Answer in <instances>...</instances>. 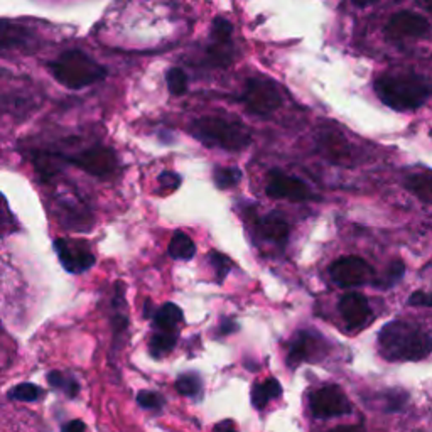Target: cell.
Instances as JSON below:
<instances>
[{
    "instance_id": "1",
    "label": "cell",
    "mask_w": 432,
    "mask_h": 432,
    "mask_svg": "<svg viewBox=\"0 0 432 432\" xmlns=\"http://www.w3.org/2000/svg\"><path fill=\"white\" fill-rule=\"evenodd\" d=\"M431 335L417 324L392 321L378 335V349L388 361H421L431 355Z\"/></svg>"
},
{
    "instance_id": "2",
    "label": "cell",
    "mask_w": 432,
    "mask_h": 432,
    "mask_svg": "<svg viewBox=\"0 0 432 432\" xmlns=\"http://www.w3.org/2000/svg\"><path fill=\"white\" fill-rule=\"evenodd\" d=\"M375 92L387 107L394 110H416L431 97V86L422 76L412 73L383 75L375 81Z\"/></svg>"
},
{
    "instance_id": "3",
    "label": "cell",
    "mask_w": 432,
    "mask_h": 432,
    "mask_svg": "<svg viewBox=\"0 0 432 432\" xmlns=\"http://www.w3.org/2000/svg\"><path fill=\"white\" fill-rule=\"evenodd\" d=\"M49 71L63 86L70 90H81L107 76V70L80 49L66 51L53 63Z\"/></svg>"
},
{
    "instance_id": "4",
    "label": "cell",
    "mask_w": 432,
    "mask_h": 432,
    "mask_svg": "<svg viewBox=\"0 0 432 432\" xmlns=\"http://www.w3.org/2000/svg\"><path fill=\"white\" fill-rule=\"evenodd\" d=\"M191 133L198 140L205 142L206 145L222 147V149L233 150V152L245 149L250 144V132L247 127L215 115L194 120Z\"/></svg>"
},
{
    "instance_id": "5",
    "label": "cell",
    "mask_w": 432,
    "mask_h": 432,
    "mask_svg": "<svg viewBox=\"0 0 432 432\" xmlns=\"http://www.w3.org/2000/svg\"><path fill=\"white\" fill-rule=\"evenodd\" d=\"M241 102L253 115L267 116L274 114L282 105V97L277 85L269 78L257 76L250 78L245 85V92L241 95Z\"/></svg>"
},
{
    "instance_id": "6",
    "label": "cell",
    "mask_w": 432,
    "mask_h": 432,
    "mask_svg": "<svg viewBox=\"0 0 432 432\" xmlns=\"http://www.w3.org/2000/svg\"><path fill=\"white\" fill-rule=\"evenodd\" d=\"M309 405L311 414L316 419L348 416L353 410V405L352 402L348 400L347 394L341 390L340 385H335V383L324 385L318 388L316 392H313L309 399Z\"/></svg>"
},
{
    "instance_id": "7",
    "label": "cell",
    "mask_w": 432,
    "mask_h": 432,
    "mask_svg": "<svg viewBox=\"0 0 432 432\" xmlns=\"http://www.w3.org/2000/svg\"><path fill=\"white\" fill-rule=\"evenodd\" d=\"M330 275L332 282L341 289L361 287L373 280V269L361 257H341L335 260L330 267Z\"/></svg>"
},
{
    "instance_id": "8",
    "label": "cell",
    "mask_w": 432,
    "mask_h": 432,
    "mask_svg": "<svg viewBox=\"0 0 432 432\" xmlns=\"http://www.w3.org/2000/svg\"><path fill=\"white\" fill-rule=\"evenodd\" d=\"M61 157L64 162H70L88 174L97 176V178H107L116 167L115 152L110 147H90V149L81 150V152L70 155V157H64V155Z\"/></svg>"
},
{
    "instance_id": "9",
    "label": "cell",
    "mask_w": 432,
    "mask_h": 432,
    "mask_svg": "<svg viewBox=\"0 0 432 432\" xmlns=\"http://www.w3.org/2000/svg\"><path fill=\"white\" fill-rule=\"evenodd\" d=\"M54 252L61 262L63 269L70 274H83L95 265V255L90 252L85 241L71 239H56Z\"/></svg>"
},
{
    "instance_id": "10",
    "label": "cell",
    "mask_w": 432,
    "mask_h": 432,
    "mask_svg": "<svg viewBox=\"0 0 432 432\" xmlns=\"http://www.w3.org/2000/svg\"><path fill=\"white\" fill-rule=\"evenodd\" d=\"M265 191L270 198H275V200L289 201H306L313 196L311 189L301 179L292 178V176L280 171L269 172Z\"/></svg>"
},
{
    "instance_id": "11",
    "label": "cell",
    "mask_w": 432,
    "mask_h": 432,
    "mask_svg": "<svg viewBox=\"0 0 432 432\" xmlns=\"http://www.w3.org/2000/svg\"><path fill=\"white\" fill-rule=\"evenodd\" d=\"M324 353V341L311 331L296 332L287 353V365L296 368L304 361H316Z\"/></svg>"
},
{
    "instance_id": "12",
    "label": "cell",
    "mask_w": 432,
    "mask_h": 432,
    "mask_svg": "<svg viewBox=\"0 0 432 432\" xmlns=\"http://www.w3.org/2000/svg\"><path fill=\"white\" fill-rule=\"evenodd\" d=\"M387 34L394 39L427 37L431 34V23L416 12H399L388 20Z\"/></svg>"
},
{
    "instance_id": "13",
    "label": "cell",
    "mask_w": 432,
    "mask_h": 432,
    "mask_svg": "<svg viewBox=\"0 0 432 432\" xmlns=\"http://www.w3.org/2000/svg\"><path fill=\"white\" fill-rule=\"evenodd\" d=\"M341 318L347 323L348 330H360L368 323L371 316V309L368 299L358 292H348L340 299L338 304Z\"/></svg>"
},
{
    "instance_id": "14",
    "label": "cell",
    "mask_w": 432,
    "mask_h": 432,
    "mask_svg": "<svg viewBox=\"0 0 432 432\" xmlns=\"http://www.w3.org/2000/svg\"><path fill=\"white\" fill-rule=\"evenodd\" d=\"M257 233L262 240L277 245V247H284L289 239V223L282 215L274 211L258 220Z\"/></svg>"
},
{
    "instance_id": "15",
    "label": "cell",
    "mask_w": 432,
    "mask_h": 432,
    "mask_svg": "<svg viewBox=\"0 0 432 432\" xmlns=\"http://www.w3.org/2000/svg\"><path fill=\"white\" fill-rule=\"evenodd\" d=\"M34 32L28 25H23L14 20L0 19V51L16 49L31 44Z\"/></svg>"
},
{
    "instance_id": "16",
    "label": "cell",
    "mask_w": 432,
    "mask_h": 432,
    "mask_svg": "<svg viewBox=\"0 0 432 432\" xmlns=\"http://www.w3.org/2000/svg\"><path fill=\"white\" fill-rule=\"evenodd\" d=\"M154 324L159 331H174L176 326L183 321V311L174 302H166L154 314Z\"/></svg>"
},
{
    "instance_id": "17",
    "label": "cell",
    "mask_w": 432,
    "mask_h": 432,
    "mask_svg": "<svg viewBox=\"0 0 432 432\" xmlns=\"http://www.w3.org/2000/svg\"><path fill=\"white\" fill-rule=\"evenodd\" d=\"M282 395V387H280L277 378H269L263 383H255L252 388V404L255 409L262 410L269 404L270 399Z\"/></svg>"
},
{
    "instance_id": "18",
    "label": "cell",
    "mask_w": 432,
    "mask_h": 432,
    "mask_svg": "<svg viewBox=\"0 0 432 432\" xmlns=\"http://www.w3.org/2000/svg\"><path fill=\"white\" fill-rule=\"evenodd\" d=\"M196 253V245L184 232H176L169 241V255L176 260H191Z\"/></svg>"
},
{
    "instance_id": "19",
    "label": "cell",
    "mask_w": 432,
    "mask_h": 432,
    "mask_svg": "<svg viewBox=\"0 0 432 432\" xmlns=\"http://www.w3.org/2000/svg\"><path fill=\"white\" fill-rule=\"evenodd\" d=\"M47 382L49 385L56 388V390H61L64 395H68L70 399H75V397L80 394V383L76 382V378L70 373H64V371L53 370L47 373Z\"/></svg>"
},
{
    "instance_id": "20",
    "label": "cell",
    "mask_w": 432,
    "mask_h": 432,
    "mask_svg": "<svg viewBox=\"0 0 432 432\" xmlns=\"http://www.w3.org/2000/svg\"><path fill=\"white\" fill-rule=\"evenodd\" d=\"M178 335L174 331H159L149 341V352L154 358H161L176 347Z\"/></svg>"
},
{
    "instance_id": "21",
    "label": "cell",
    "mask_w": 432,
    "mask_h": 432,
    "mask_svg": "<svg viewBox=\"0 0 432 432\" xmlns=\"http://www.w3.org/2000/svg\"><path fill=\"white\" fill-rule=\"evenodd\" d=\"M405 186H407L409 191H412L419 200H422L427 205L432 203V179L429 172L426 174H414L405 181Z\"/></svg>"
},
{
    "instance_id": "22",
    "label": "cell",
    "mask_w": 432,
    "mask_h": 432,
    "mask_svg": "<svg viewBox=\"0 0 432 432\" xmlns=\"http://www.w3.org/2000/svg\"><path fill=\"white\" fill-rule=\"evenodd\" d=\"M42 394H44V390H42L41 387L25 382L12 387L11 390L7 392V397L11 400H17V402H36L41 399Z\"/></svg>"
},
{
    "instance_id": "23",
    "label": "cell",
    "mask_w": 432,
    "mask_h": 432,
    "mask_svg": "<svg viewBox=\"0 0 432 432\" xmlns=\"http://www.w3.org/2000/svg\"><path fill=\"white\" fill-rule=\"evenodd\" d=\"M176 390L181 395L186 397H196L201 392V377L194 371H188V373L179 375L176 380Z\"/></svg>"
},
{
    "instance_id": "24",
    "label": "cell",
    "mask_w": 432,
    "mask_h": 432,
    "mask_svg": "<svg viewBox=\"0 0 432 432\" xmlns=\"http://www.w3.org/2000/svg\"><path fill=\"white\" fill-rule=\"evenodd\" d=\"M216 188L228 189L236 186L241 181V171L239 167H216L213 172Z\"/></svg>"
},
{
    "instance_id": "25",
    "label": "cell",
    "mask_w": 432,
    "mask_h": 432,
    "mask_svg": "<svg viewBox=\"0 0 432 432\" xmlns=\"http://www.w3.org/2000/svg\"><path fill=\"white\" fill-rule=\"evenodd\" d=\"M167 88L172 95L179 97L188 90V75L181 68H171L166 75Z\"/></svg>"
},
{
    "instance_id": "26",
    "label": "cell",
    "mask_w": 432,
    "mask_h": 432,
    "mask_svg": "<svg viewBox=\"0 0 432 432\" xmlns=\"http://www.w3.org/2000/svg\"><path fill=\"white\" fill-rule=\"evenodd\" d=\"M210 263L213 265L218 282L223 284V280L227 279L228 272H230V269H232V260L227 257V255H223V253H220V252H216V250H213V252H210Z\"/></svg>"
},
{
    "instance_id": "27",
    "label": "cell",
    "mask_w": 432,
    "mask_h": 432,
    "mask_svg": "<svg viewBox=\"0 0 432 432\" xmlns=\"http://www.w3.org/2000/svg\"><path fill=\"white\" fill-rule=\"evenodd\" d=\"M14 230H17L16 218L11 208H8L7 200L0 194V235H7V233Z\"/></svg>"
},
{
    "instance_id": "28",
    "label": "cell",
    "mask_w": 432,
    "mask_h": 432,
    "mask_svg": "<svg viewBox=\"0 0 432 432\" xmlns=\"http://www.w3.org/2000/svg\"><path fill=\"white\" fill-rule=\"evenodd\" d=\"M233 25L230 20H227L224 17H216L213 20V29H211V39L215 42H228L232 37Z\"/></svg>"
},
{
    "instance_id": "29",
    "label": "cell",
    "mask_w": 432,
    "mask_h": 432,
    "mask_svg": "<svg viewBox=\"0 0 432 432\" xmlns=\"http://www.w3.org/2000/svg\"><path fill=\"white\" fill-rule=\"evenodd\" d=\"M137 402L140 407L147 410H161L164 407V397H161L157 392L150 390H140L137 394Z\"/></svg>"
},
{
    "instance_id": "30",
    "label": "cell",
    "mask_w": 432,
    "mask_h": 432,
    "mask_svg": "<svg viewBox=\"0 0 432 432\" xmlns=\"http://www.w3.org/2000/svg\"><path fill=\"white\" fill-rule=\"evenodd\" d=\"M405 274V267H404V263L402 262H394L390 265V269H388V272H387V275H385V279H387V284L385 286L387 287H390V286H395L397 282H399V280L402 279V275Z\"/></svg>"
},
{
    "instance_id": "31",
    "label": "cell",
    "mask_w": 432,
    "mask_h": 432,
    "mask_svg": "<svg viewBox=\"0 0 432 432\" xmlns=\"http://www.w3.org/2000/svg\"><path fill=\"white\" fill-rule=\"evenodd\" d=\"M159 183H161V186L164 189H176L181 183V178L176 172H162L161 176H159Z\"/></svg>"
},
{
    "instance_id": "32",
    "label": "cell",
    "mask_w": 432,
    "mask_h": 432,
    "mask_svg": "<svg viewBox=\"0 0 432 432\" xmlns=\"http://www.w3.org/2000/svg\"><path fill=\"white\" fill-rule=\"evenodd\" d=\"M409 304L410 306H422V308H431L432 299L427 292L416 291L412 294V296L409 297Z\"/></svg>"
},
{
    "instance_id": "33",
    "label": "cell",
    "mask_w": 432,
    "mask_h": 432,
    "mask_svg": "<svg viewBox=\"0 0 432 432\" xmlns=\"http://www.w3.org/2000/svg\"><path fill=\"white\" fill-rule=\"evenodd\" d=\"M239 331V324H236L233 319L230 318H224L222 319V323H220L218 326V335H230V332H235Z\"/></svg>"
},
{
    "instance_id": "34",
    "label": "cell",
    "mask_w": 432,
    "mask_h": 432,
    "mask_svg": "<svg viewBox=\"0 0 432 432\" xmlns=\"http://www.w3.org/2000/svg\"><path fill=\"white\" fill-rule=\"evenodd\" d=\"M61 432H86V426L83 421L75 419V421L66 422V424L61 427Z\"/></svg>"
},
{
    "instance_id": "35",
    "label": "cell",
    "mask_w": 432,
    "mask_h": 432,
    "mask_svg": "<svg viewBox=\"0 0 432 432\" xmlns=\"http://www.w3.org/2000/svg\"><path fill=\"white\" fill-rule=\"evenodd\" d=\"M213 432H239V431L235 429V426H233V422L224 421V422H220V424H216Z\"/></svg>"
},
{
    "instance_id": "36",
    "label": "cell",
    "mask_w": 432,
    "mask_h": 432,
    "mask_svg": "<svg viewBox=\"0 0 432 432\" xmlns=\"http://www.w3.org/2000/svg\"><path fill=\"white\" fill-rule=\"evenodd\" d=\"M331 432H366L361 426H341L332 429Z\"/></svg>"
},
{
    "instance_id": "37",
    "label": "cell",
    "mask_w": 432,
    "mask_h": 432,
    "mask_svg": "<svg viewBox=\"0 0 432 432\" xmlns=\"http://www.w3.org/2000/svg\"><path fill=\"white\" fill-rule=\"evenodd\" d=\"M352 2L358 7H366V6H371V4L378 2V0H352Z\"/></svg>"
},
{
    "instance_id": "38",
    "label": "cell",
    "mask_w": 432,
    "mask_h": 432,
    "mask_svg": "<svg viewBox=\"0 0 432 432\" xmlns=\"http://www.w3.org/2000/svg\"><path fill=\"white\" fill-rule=\"evenodd\" d=\"M144 318H152V302H145V309H144Z\"/></svg>"
},
{
    "instance_id": "39",
    "label": "cell",
    "mask_w": 432,
    "mask_h": 432,
    "mask_svg": "<svg viewBox=\"0 0 432 432\" xmlns=\"http://www.w3.org/2000/svg\"><path fill=\"white\" fill-rule=\"evenodd\" d=\"M0 331H2V321H0Z\"/></svg>"
}]
</instances>
